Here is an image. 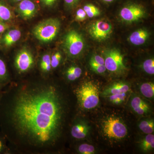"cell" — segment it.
Segmentation results:
<instances>
[{
	"instance_id": "1",
	"label": "cell",
	"mask_w": 154,
	"mask_h": 154,
	"mask_svg": "<svg viewBox=\"0 0 154 154\" xmlns=\"http://www.w3.org/2000/svg\"><path fill=\"white\" fill-rule=\"evenodd\" d=\"M60 95L52 86L22 92L16 99L12 118L20 135L38 145L52 143L60 135L64 107Z\"/></svg>"
},
{
	"instance_id": "2",
	"label": "cell",
	"mask_w": 154,
	"mask_h": 154,
	"mask_svg": "<svg viewBox=\"0 0 154 154\" xmlns=\"http://www.w3.org/2000/svg\"><path fill=\"white\" fill-rule=\"evenodd\" d=\"M76 95L80 106L83 109L91 110L99 105V88L91 81L83 83L76 91Z\"/></svg>"
},
{
	"instance_id": "3",
	"label": "cell",
	"mask_w": 154,
	"mask_h": 154,
	"mask_svg": "<svg viewBox=\"0 0 154 154\" xmlns=\"http://www.w3.org/2000/svg\"><path fill=\"white\" fill-rule=\"evenodd\" d=\"M60 25V21L57 18L45 19L34 27L33 30V35L41 42H50L57 36Z\"/></svg>"
},
{
	"instance_id": "4",
	"label": "cell",
	"mask_w": 154,
	"mask_h": 154,
	"mask_svg": "<svg viewBox=\"0 0 154 154\" xmlns=\"http://www.w3.org/2000/svg\"><path fill=\"white\" fill-rule=\"evenodd\" d=\"M102 128L104 135L112 140H122L128 134L126 125L116 116H110L104 119L102 123Z\"/></svg>"
},
{
	"instance_id": "5",
	"label": "cell",
	"mask_w": 154,
	"mask_h": 154,
	"mask_svg": "<svg viewBox=\"0 0 154 154\" xmlns=\"http://www.w3.org/2000/svg\"><path fill=\"white\" fill-rule=\"evenodd\" d=\"M103 54L105 66L107 70L117 75L121 74L126 70L123 56L118 50L116 48L106 50Z\"/></svg>"
},
{
	"instance_id": "6",
	"label": "cell",
	"mask_w": 154,
	"mask_h": 154,
	"mask_svg": "<svg viewBox=\"0 0 154 154\" xmlns=\"http://www.w3.org/2000/svg\"><path fill=\"white\" fill-rule=\"evenodd\" d=\"M63 44L67 52L72 57L79 55L82 52L85 45L82 36L75 30H70L67 33Z\"/></svg>"
},
{
	"instance_id": "7",
	"label": "cell",
	"mask_w": 154,
	"mask_h": 154,
	"mask_svg": "<svg viewBox=\"0 0 154 154\" xmlns=\"http://www.w3.org/2000/svg\"><path fill=\"white\" fill-rule=\"evenodd\" d=\"M145 14V9L142 5L132 2L125 4L119 12L121 19L128 23L140 20L144 17Z\"/></svg>"
},
{
	"instance_id": "8",
	"label": "cell",
	"mask_w": 154,
	"mask_h": 154,
	"mask_svg": "<svg viewBox=\"0 0 154 154\" xmlns=\"http://www.w3.org/2000/svg\"><path fill=\"white\" fill-rule=\"evenodd\" d=\"M112 26L105 20H99L91 24L89 27L90 35L94 39L103 41L110 37L112 33Z\"/></svg>"
},
{
	"instance_id": "9",
	"label": "cell",
	"mask_w": 154,
	"mask_h": 154,
	"mask_svg": "<svg viewBox=\"0 0 154 154\" xmlns=\"http://www.w3.org/2000/svg\"><path fill=\"white\" fill-rule=\"evenodd\" d=\"M34 63L33 55L30 51L23 48L18 52L15 58V64L19 71L25 72L31 68Z\"/></svg>"
},
{
	"instance_id": "10",
	"label": "cell",
	"mask_w": 154,
	"mask_h": 154,
	"mask_svg": "<svg viewBox=\"0 0 154 154\" xmlns=\"http://www.w3.org/2000/svg\"><path fill=\"white\" fill-rule=\"evenodd\" d=\"M18 11L23 19H29L36 15L37 8L32 0H22L18 5Z\"/></svg>"
},
{
	"instance_id": "11",
	"label": "cell",
	"mask_w": 154,
	"mask_h": 154,
	"mask_svg": "<svg viewBox=\"0 0 154 154\" xmlns=\"http://www.w3.org/2000/svg\"><path fill=\"white\" fill-rule=\"evenodd\" d=\"M130 105L133 110L139 115H146L151 111L149 105L138 96L133 97L131 100Z\"/></svg>"
},
{
	"instance_id": "12",
	"label": "cell",
	"mask_w": 154,
	"mask_h": 154,
	"mask_svg": "<svg viewBox=\"0 0 154 154\" xmlns=\"http://www.w3.org/2000/svg\"><path fill=\"white\" fill-rule=\"evenodd\" d=\"M130 90V86L128 83L123 82H114L105 88L102 92L104 97L114 94L128 93Z\"/></svg>"
},
{
	"instance_id": "13",
	"label": "cell",
	"mask_w": 154,
	"mask_h": 154,
	"mask_svg": "<svg viewBox=\"0 0 154 154\" xmlns=\"http://www.w3.org/2000/svg\"><path fill=\"white\" fill-rule=\"evenodd\" d=\"M149 34L147 30L140 29L136 30L131 34L129 41L135 45H140L145 43L148 38Z\"/></svg>"
},
{
	"instance_id": "14",
	"label": "cell",
	"mask_w": 154,
	"mask_h": 154,
	"mask_svg": "<svg viewBox=\"0 0 154 154\" xmlns=\"http://www.w3.org/2000/svg\"><path fill=\"white\" fill-rule=\"evenodd\" d=\"M90 127L88 124L84 122H80L75 125L72 127V136L77 139L85 138L88 135Z\"/></svg>"
},
{
	"instance_id": "15",
	"label": "cell",
	"mask_w": 154,
	"mask_h": 154,
	"mask_svg": "<svg viewBox=\"0 0 154 154\" xmlns=\"http://www.w3.org/2000/svg\"><path fill=\"white\" fill-rule=\"evenodd\" d=\"M21 32L18 29H12L5 34L2 39L3 43L7 47H10L20 39Z\"/></svg>"
},
{
	"instance_id": "16",
	"label": "cell",
	"mask_w": 154,
	"mask_h": 154,
	"mask_svg": "<svg viewBox=\"0 0 154 154\" xmlns=\"http://www.w3.org/2000/svg\"><path fill=\"white\" fill-rule=\"evenodd\" d=\"M140 148L143 152H148L153 149L154 135L152 134H147L140 143Z\"/></svg>"
},
{
	"instance_id": "17",
	"label": "cell",
	"mask_w": 154,
	"mask_h": 154,
	"mask_svg": "<svg viewBox=\"0 0 154 154\" xmlns=\"http://www.w3.org/2000/svg\"><path fill=\"white\" fill-rule=\"evenodd\" d=\"M140 92L144 97L152 99L154 96V85L151 82L144 83L140 86Z\"/></svg>"
},
{
	"instance_id": "18",
	"label": "cell",
	"mask_w": 154,
	"mask_h": 154,
	"mask_svg": "<svg viewBox=\"0 0 154 154\" xmlns=\"http://www.w3.org/2000/svg\"><path fill=\"white\" fill-rule=\"evenodd\" d=\"M140 129L145 134H150L154 132V119H146L142 120L139 124Z\"/></svg>"
},
{
	"instance_id": "19",
	"label": "cell",
	"mask_w": 154,
	"mask_h": 154,
	"mask_svg": "<svg viewBox=\"0 0 154 154\" xmlns=\"http://www.w3.org/2000/svg\"><path fill=\"white\" fill-rule=\"evenodd\" d=\"M83 9L86 13L87 16L89 18L99 16L101 14V11L98 7L92 3H87L83 7Z\"/></svg>"
},
{
	"instance_id": "20",
	"label": "cell",
	"mask_w": 154,
	"mask_h": 154,
	"mask_svg": "<svg viewBox=\"0 0 154 154\" xmlns=\"http://www.w3.org/2000/svg\"><path fill=\"white\" fill-rule=\"evenodd\" d=\"M82 74V69L78 66L70 67L66 72L67 78L70 81H74L81 77Z\"/></svg>"
},
{
	"instance_id": "21",
	"label": "cell",
	"mask_w": 154,
	"mask_h": 154,
	"mask_svg": "<svg viewBox=\"0 0 154 154\" xmlns=\"http://www.w3.org/2000/svg\"><path fill=\"white\" fill-rule=\"evenodd\" d=\"M12 18V12L5 3L0 1V21H8Z\"/></svg>"
},
{
	"instance_id": "22",
	"label": "cell",
	"mask_w": 154,
	"mask_h": 154,
	"mask_svg": "<svg viewBox=\"0 0 154 154\" xmlns=\"http://www.w3.org/2000/svg\"><path fill=\"white\" fill-rule=\"evenodd\" d=\"M128 93H122V94L110 95L105 97L108 99L109 101L114 105H121L124 103L126 100Z\"/></svg>"
},
{
	"instance_id": "23",
	"label": "cell",
	"mask_w": 154,
	"mask_h": 154,
	"mask_svg": "<svg viewBox=\"0 0 154 154\" xmlns=\"http://www.w3.org/2000/svg\"><path fill=\"white\" fill-rule=\"evenodd\" d=\"M40 66L44 72H48L51 69V57L48 54H45L41 61Z\"/></svg>"
},
{
	"instance_id": "24",
	"label": "cell",
	"mask_w": 154,
	"mask_h": 154,
	"mask_svg": "<svg viewBox=\"0 0 154 154\" xmlns=\"http://www.w3.org/2000/svg\"><path fill=\"white\" fill-rule=\"evenodd\" d=\"M143 69L146 73L152 75L154 74V60L153 59H148L143 64Z\"/></svg>"
},
{
	"instance_id": "25",
	"label": "cell",
	"mask_w": 154,
	"mask_h": 154,
	"mask_svg": "<svg viewBox=\"0 0 154 154\" xmlns=\"http://www.w3.org/2000/svg\"><path fill=\"white\" fill-rule=\"evenodd\" d=\"M78 150L80 153L82 154H94L96 152V149L94 146L87 143L80 145Z\"/></svg>"
},
{
	"instance_id": "26",
	"label": "cell",
	"mask_w": 154,
	"mask_h": 154,
	"mask_svg": "<svg viewBox=\"0 0 154 154\" xmlns=\"http://www.w3.org/2000/svg\"><path fill=\"white\" fill-rule=\"evenodd\" d=\"M89 63L92 70L96 73L102 74L104 73L107 70L105 65H99L91 60H90Z\"/></svg>"
},
{
	"instance_id": "27",
	"label": "cell",
	"mask_w": 154,
	"mask_h": 154,
	"mask_svg": "<svg viewBox=\"0 0 154 154\" xmlns=\"http://www.w3.org/2000/svg\"><path fill=\"white\" fill-rule=\"evenodd\" d=\"M62 55L60 52H56L51 57V66L55 68L58 66L61 60Z\"/></svg>"
},
{
	"instance_id": "28",
	"label": "cell",
	"mask_w": 154,
	"mask_h": 154,
	"mask_svg": "<svg viewBox=\"0 0 154 154\" xmlns=\"http://www.w3.org/2000/svg\"><path fill=\"white\" fill-rule=\"evenodd\" d=\"M87 14L84 9L80 8L78 9L76 11L75 19L77 21L82 22V21L85 20L87 18Z\"/></svg>"
},
{
	"instance_id": "29",
	"label": "cell",
	"mask_w": 154,
	"mask_h": 154,
	"mask_svg": "<svg viewBox=\"0 0 154 154\" xmlns=\"http://www.w3.org/2000/svg\"><path fill=\"white\" fill-rule=\"evenodd\" d=\"M65 5L70 9L74 8L79 4L81 0H63Z\"/></svg>"
},
{
	"instance_id": "30",
	"label": "cell",
	"mask_w": 154,
	"mask_h": 154,
	"mask_svg": "<svg viewBox=\"0 0 154 154\" xmlns=\"http://www.w3.org/2000/svg\"><path fill=\"white\" fill-rule=\"evenodd\" d=\"M7 74V69L4 61L0 59V79H4Z\"/></svg>"
},
{
	"instance_id": "31",
	"label": "cell",
	"mask_w": 154,
	"mask_h": 154,
	"mask_svg": "<svg viewBox=\"0 0 154 154\" xmlns=\"http://www.w3.org/2000/svg\"><path fill=\"white\" fill-rule=\"evenodd\" d=\"M90 60L99 65H105V60L103 57L99 55H94L92 57Z\"/></svg>"
},
{
	"instance_id": "32",
	"label": "cell",
	"mask_w": 154,
	"mask_h": 154,
	"mask_svg": "<svg viewBox=\"0 0 154 154\" xmlns=\"http://www.w3.org/2000/svg\"><path fill=\"white\" fill-rule=\"evenodd\" d=\"M42 4L48 7H53L57 3L58 0H40Z\"/></svg>"
},
{
	"instance_id": "33",
	"label": "cell",
	"mask_w": 154,
	"mask_h": 154,
	"mask_svg": "<svg viewBox=\"0 0 154 154\" xmlns=\"http://www.w3.org/2000/svg\"><path fill=\"white\" fill-rule=\"evenodd\" d=\"M8 28V26L7 25V24L3 23L2 21H0V34L5 31Z\"/></svg>"
},
{
	"instance_id": "34",
	"label": "cell",
	"mask_w": 154,
	"mask_h": 154,
	"mask_svg": "<svg viewBox=\"0 0 154 154\" xmlns=\"http://www.w3.org/2000/svg\"><path fill=\"white\" fill-rule=\"evenodd\" d=\"M103 2L106 3V4H110L113 3L115 0H101Z\"/></svg>"
},
{
	"instance_id": "35",
	"label": "cell",
	"mask_w": 154,
	"mask_h": 154,
	"mask_svg": "<svg viewBox=\"0 0 154 154\" xmlns=\"http://www.w3.org/2000/svg\"><path fill=\"white\" fill-rule=\"evenodd\" d=\"M12 2H19L22 1V0H11Z\"/></svg>"
},
{
	"instance_id": "36",
	"label": "cell",
	"mask_w": 154,
	"mask_h": 154,
	"mask_svg": "<svg viewBox=\"0 0 154 154\" xmlns=\"http://www.w3.org/2000/svg\"><path fill=\"white\" fill-rule=\"evenodd\" d=\"M2 141L0 140V152L2 150Z\"/></svg>"
}]
</instances>
